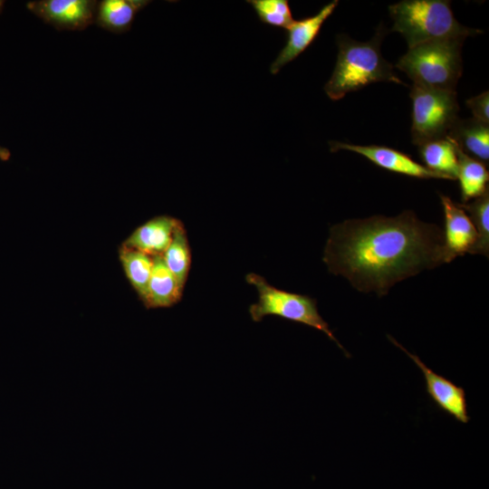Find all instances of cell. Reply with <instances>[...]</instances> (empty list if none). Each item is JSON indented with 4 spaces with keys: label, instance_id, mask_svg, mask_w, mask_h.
I'll list each match as a JSON object with an SVG mask.
<instances>
[{
    "label": "cell",
    "instance_id": "9",
    "mask_svg": "<svg viewBox=\"0 0 489 489\" xmlns=\"http://www.w3.org/2000/svg\"><path fill=\"white\" fill-rule=\"evenodd\" d=\"M331 151L340 149L362 155L375 165L391 172L417 178H442L446 177L436 173L422 164L415 161L408 155L397 149L379 145H355L345 142L331 141Z\"/></svg>",
    "mask_w": 489,
    "mask_h": 489
},
{
    "label": "cell",
    "instance_id": "12",
    "mask_svg": "<svg viewBox=\"0 0 489 489\" xmlns=\"http://www.w3.org/2000/svg\"><path fill=\"white\" fill-rule=\"evenodd\" d=\"M178 219L167 216H157L138 226L121 244L151 256L162 255L172 239Z\"/></svg>",
    "mask_w": 489,
    "mask_h": 489
},
{
    "label": "cell",
    "instance_id": "24",
    "mask_svg": "<svg viewBox=\"0 0 489 489\" xmlns=\"http://www.w3.org/2000/svg\"><path fill=\"white\" fill-rule=\"evenodd\" d=\"M4 5H5V2H4V1H0V14H1V12L3 11Z\"/></svg>",
    "mask_w": 489,
    "mask_h": 489
},
{
    "label": "cell",
    "instance_id": "16",
    "mask_svg": "<svg viewBox=\"0 0 489 489\" xmlns=\"http://www.w3.org/2000/svg\"><path fill=\"white\" fill-rule=\"evenodd\" d=\"M119 260L126 278L144 305L148 296L153 256L120 245L119 248Z\"/></svg>",
    "mask_w": 489,
    "mask_h": 489
},
{
    "label": "cell",
    "instance_id": "17",
    "mask_svg": "<svg viewBox=\"0 0 489 489\" xmlns=\"http://www.w3.org/2000/svg\"><path fill=\"white\" fill-rule=\"evenodd\" d=\"M457 155V174L461 197L463 202H468L481 197L488 189L489 173L484 162L477 160L463 151L455 145Z\"/></svg>",
    "mask_w": 489,
    "mask_h": 489
},
{
    "label": "cell",
    "instance_id": "3",
    "mask_svg": "<svg viewBox=\"0 0 489 489\" xmlns=\"http://www.w3.org/2000/svg\"><path fill=\"white\" fill-rule=\"evenodd\" d=\"M392 31L406 39L408 48L448 39H465L477 30L462 25L444 0H404L389 6Z\"/></svg>",
    "mask_w": 489,
    "mask_h": 489
},
{
    "label": "cell",
    "instance_id": "8",
    "mask_svg": "<svg viewBox=\"0 0 489 489\" xmlns=\"http://www.w3.org/2000/svg\"><path fill=\"white\" fill-rule=\"evenodd\" d=\"M388 339L402 350L420 369L425 379L427 393L434 404L440 410L452 416L457 421L463 424L468 423L470 417L467 411L465 389L445 377L434 372L417 355L407 350L394 338L388 336Z\"/></svg>",
    "mask_w": 489,
    "mask_h": 489
},
{
    "label": "cell",
    "instance_id": "6",
    "mask_svg": "<svg viewBox=\"0 0 489 489\" xmlns=\"http://www.w3.org/2000/svg\"><path fill=\"white\" fill-rule=\"evenodd\" d=\"M412 142L415 145L445 139L458 120L455 91L425 88L413 84Z\"/></svg>",
    "mask_w": 489,
    "mask_h": 489
},
{
    "label": "cell",
    "instance_id": "23",
    "mask_svg": "<svg viewBox=\"0 0 489 489\" xmlns=\"http://www.w3.org/2000/svg\"><path fill=\"white\" fill-rule=\"evenodd\" d=\"M11 158V152L8 149L0 146V160L7 161Z\"/></svg>",
    "mask_w": 489,
    "mask_h": 489
},
{
    "label": "cell",
    "instance_id": "22",
    "mask_svg": "<svg viewBox=\"0 0 489 489\" xmlns=\"http://www.w3.org/2000/svg\"><path fill=\"white\" fill-rule=\"evenodd\" d=\"M466 106L471 110L474 119L489 124V92L488 91L466 101Z\"/></svg>",
    "mask_w": 489,
    "mask_h": 489
},
{
    "label": "cell",
    "instance_id": "11",
    "mask_svg": "<svg viewBox=\"0 0 489 489\" xmlns=\"http://www.w3.org/2000/svg\"><path fill=\"white\" fill-rule=\"evenodd\" d=\"M339 2L334 0L324 5L315 15L294 20L286 29L287 39L283 48L270 66L272 74H276L287 63L296 59L316 39L327 18L333 13Z\"/></svg>",
    "mask_w": 489,
    "mask_h": 489
},
{
    "label": "cell",
    "instance_id": "7",
    "mask_svg": "<svg viewBox=\"0 0 489 489\" xmlns=\"http://www.w3.org/2000/svg\"><path fill=\"white\" fill-rule=\"evenodd\" d=\"M95 0L30 1L26 8L59 31H82L95 23Z\"/></svg>",
    "mask_w": 489,
    "mask_h": 489
},
{
    "label": "cell",
    "instance_id": "14",
    "mask_svg": "<svg viewBox=\"0 0 489 489\" xmlns=\"http://www.w3.org/2000/svg\"><path fill=\"white\" fill-rule=\"evenodd\" d=\"M466 155L487 162L489 159V124L474 118L460 120L446 137Z\"/></svg>",
    "mask_w": 489,
    "mask_h": 489
},
{
    "label": "cell",
    "instance_id": "1",
    "mask_svg": "<svg viewBox=\"0 0 489 489\" xmlns=\"http://www.w3.org/2000/svg\"><path fill=\"white\" fill-rule=\"evenodd\" d=\"M323 262L357 290L382 296L398 282L446 263L444 235L412 211L347 220L331 228Z\"/></svg>",
    "mask_w": 489,
    "mask_h": 489
},
{
    "label": "cell",
    "instance_id": "13",
    "mask_svg": "<svg viewBox=\"0 0 489 489\" xmlns=\"http://www.w3.org/2000/svg\"><path fill=\"white\" fill-rule=\"evenodd\" d=\"M184 289L166 265L162 255L153 256L146 309L169 308L180 302Z\"/></svg>",
    "mask_w": 489,
    "mask_h": 489
},
{
    "label": "cell",
    "instance_id": "4",
    "mask_svg": "<svg viewBox=\"0 0 489 489\" xmlns=\"http://www.w3.org/2000/svg\"><path fill=\"white\" fill-rule=\"evenodd\" d=\"M464 39L428 42L408 48L397 62L413 84L425 88L455 91L462 75L461 49Z\"/></svg>",
    "mask_w": 489,
    "mask_h": 489
},
{
    "label": "cell",
    "instance_id": "18",
    "mask_svg": "<svg viewBox=\"0 0 489 489\" xmlns=\"http://www.w3.org/2000/svg\"><path fill=\"white\" fill-rule=\"evenodd\" d=\"M420 157L428 169L447 179H456L457 155L455 145L446 138L428 141L418 146Z\"/></svg>",
    "mask_w": 489,
    "mask_h": 489
},
{
    "label": "cell",
    "instance_id": "21",
    "mask_svg": "<svg viewBox=\"0 0 489 489\" xmlns=\"http://www.w3.org/2000/svg\"><path fill=\"white\" fill-rule=\"evenodd\" d=\"M259 20L270 26L287 29L294 21L286 0H248Z\"/></svg>",
    "mask_w": 489,
    "mask_h": 489
},
{
    "label": "cell",
    "instance_id": "2",
    "mask_svg": "<svg viewBox=\"0 0 489 489\" xmlns=\"http://www.w3.org/2000/svg\"><path fill=\"white\" fill-rule=\"evenodd\" d=\"M385 33V29L379 26L374 37L368 42H358L344 34L338 35L336 65L324 86L331 100H340L347 93L373 82L404 84L394 72L392 65L381 54L380 44Z\"/></svg>",
    "mask_w": 489,
    "mask_h": 489
},
{
    "label": "cell",
    "instance_id": "19",
    "mask_svg": "<svg viewBox=\"0 0 489 489\" xmlns=\"http://www.w3.org/2000/svg\"><path fill=\"white\" fill-rule=\"evenodd\" d=\"M163 260L184 289L191 267V249L183 223L178 220L172 239L162 254Z\"/></svg>",
    "mask_w": 489,
    "mask_h": 489
},
{
    "label": "cell",
    "instance_id": "15",
    "mask_svg": "<svg viewBox=\"0 0 489 489\" xmlns=\"http://www.w3.org/2000/svg\"><path fill=\"white\" fill-rule=\"evenodd\" d=\"M150 1L102 0L98 2L95 23L99 27L114 34L128 32L137 15Z\"/></svg>",
    "mask_w": 489,
    "mask_h": 489
},
{
    "label": "cell",
    "instance_id": "5",
    "mask_svg": "<svg viewBox=\"0 0 489 489\" xmlns=\"http://www.w3.org/2000/svg\"><path fill=\"white\" fill-rule=\"evenodd\" d=\"M245 281L254 286L258 293L257 302L249 306V314L254 322L261 321L265 316H276L304 324L326 334L348 356L319 313L315 299L278 289L254 273H248Z\"/></svg>",
    "mask_w": 489,
    "mask_h": 489
},
{
    "label": "cell",
    "instance_id": "20",
    "mask_svg": "<svg viewBox=\"0 0 489 489\" xmlns=\"http://www.w3.org/2000/svg\"><path fill=\"white\" fill-rule=\"evenodd\" d=\"M459 206L470 214L478 234V241L472 254H480L488 257L489 251V189L484 195L468 204Z\"/></svg>",
    "mask_w": 489,
    "mask_h": 489
},
{
    "label": "cell",
    "instance_id": "10",
    "mask_svg": "<svg viewBox=\"0 0 489 489\" xmlns=\"http://www.w3.org/2000/svg\"><path fill=\"white\" fill-rule=\"evenodd\" d=\"M445 214L444 254L446 263L472 254L478 241L475 226L465 210L446 196H440Z\"/></svg>",
    "mask_w": 489,
    "mask_h": 489
}]
</instances>
